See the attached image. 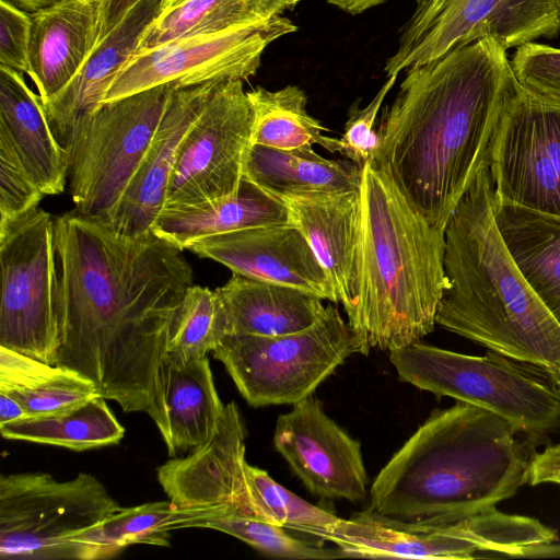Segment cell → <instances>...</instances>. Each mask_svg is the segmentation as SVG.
<instances>
[{"mask_svg": "<svg viewBox=\"0 0 560 560\" xmlns=\"http://www.w3.org/2000/svg\"><path fill=\"white\" fill-rule=\"evenodd\" d=\"M245 478L257 514L276 525L307 534L328 528L340 517L291 492L266 470L245 463Z\"/></svg>", "mask_w": 560, "mask_h": 560, "instance_id": "35", "label": "cell"}, {"mask_svg": "<svg viewBox=\"0 0 560 560\" xmlns=\"http://www.w3.org/2000/svg\"><path fill=\"white\" fill-rule=\"evenodd\" d=\"M233 511L228 506L188 509L172 501L147 502L120 508L72 541L81 549L82 560L108 559L126 547L147 544L170 546V533L178 528L200 527L209 520Z\"/></svg>", "mask_w": 560, "mask_h": 560, "instance_id": "26", "label": "cell"}, {"mask_svg": "<svg viewBox=\"0 0 560 560\" xmlns=\"http://www.w3.org/2000/svg\"><path fill=\"white\" fill-rule=\"evenodd\" d=\"M202 528L215 529L238 538L258 551L288 559L348 558L341 549L324 548L289 535L284 527L257 515L230 511L209 520Z\"/></svg>", "mask_w": 560, "mask_h": 560, "instance_id": "36", "label": "cell"}, {"mask_svg": "<svg viewBox=\"0 0 560 560\" xmlns=\"http://www.w3.org/2000/svg\"><path fill=\"white\" fill-rule=\"evenodd\" d=\"M222 82L174 88L141 166L105 224L129 236L152 232L183 142Z\"/></svg>", "mask_w": 560, "mask_h": 560, "instance_id": "18", "label": "cell"}, {"mask_svg": "<svg viewBox=\"0 0 560 560\" xmlns=\"http://www.w3.org/2000/svg\"><path fill=\"white\" fill-rule=\"evenodd\" d=\"M307 534L337 545L348 558L474 559L475 548L440 528L411 532L388 523L371 509Z\"/></svg>", "mask_w": 560, "mask_h": 560, "instance_id": "24", "label": "cell"}, {"mask_svg": "<svg viewBox=\"0 0 560 560\" xmlns=\"http://www.w3.org/2000/svg\"><path fill=\"white\" fill-rule=\"evenodd\" d=\"M142 0H103L101 35L98 44Z\"/></svg>", "mask_w": 560, "mask_h": 560, "instance_id": "42", "label": "cell"}, {"mask_svg": "<svg viewBox=\"0 0 560 560\" xmlns=\"http://www.w3.org/2000/svg\"><path fill=\"white\" fill-rule=\"evenodd\" d=\"M0 136L11 142L45 196L65 190L67 153L49 127L42 100L21 72L4 66H0Z\"/></svg>", "mask_w": 560, "mask_h": 560, "instance_id": "22", "label": "cell"}, {"mask_svg": "<svg viewBox=\"0 0 560 560\" xmlns=\"http://www.w3.org/2000/svg\"><path fill=\"white\" fill-rule=\"evenodd\" d=\"M166 404L171 458L190 454L219 429L225 406L213 382L207 357L178 362L167 359Z\"/></svg>", "mask_w": 560, "mask_h": 560, "instance_id": "29", "label": "cell"}, {"mask_svg": "<svg viewBox=\"0 0 560 560\" xmlns=\"http://www.w3.org/2000/svg\"><path fill=\"white\" fill-rule=\"evenodd\" d=\"M291 222L307 240L349 315L359 294L361 255L360 190L310 192L279 198Z\"/></svg>", "mask_w": 560, "mask_h": 560, "instance_id": "19", "label": "cell"}, {"mask_svg": "<svg viewBox=\"0 0 560 560\" xmlns=\"http://www.w3.org/2000/svg\"><path fill=\"white\" fill-rule=\"evenodd\" d=\"M327 3L340 9L341 11L355 15L363 13L374 7L383 4L389 0H325Z\"/></svg>", "mask_w": 560, "mask_h": 560, "instance_id": "44", "label": "cell"}, {"mask_svg": "<svg viewBox=\"0 0 560 560\" xmlns=\"http://www.w3.org/2000/svg\"><path fill=\"white\" fill-rule=\"evenodd\" d=\"M253 125L243 81L222 82L183 142L163 209L205 207L237 195Z\"/></svg>", "mask_w": 560, "mask_h": 560, "instance_id": "13", "label": "cell"}, {"mask_svg": "<svg viewBox=\"0 0 560 560\" xmlns=\"http://www.w3.org/2000/svg\"><path fill=\"white\" fill-rule=\"evenodd\" d=\"M175 86L103 103L79 124L66 149L78 213L108 221L145 158Z\"/></svg>", "mask_w": 560, "mask_h": 560, "instance_id": "7", "label": "cell"}, {"mask_svg": "<svg viewBox=\"0 0 560 560\" xmlns=\"http://www.w3.org/2000/svg\"><path fill=\"white\" fill-rule=\"evenodd\" d=\"M31 15L0 0V66L28 73Z\"/></svg>", "mask_w": 560, "mask_h": 560, "instance_id": "40", "label": "cell"}, {"mask_svg": "<svg viewBox=\"0 0 560 560\" xmlns=\"http://www.w3.org/2000/svg\"><path fill=\"white\" fill-rule=\"evenodd\" d=\"M273 444L313 494L360 502L369 482L361 444L312 395L278 417Z\"/></svg>", "mask_w": 560, "mask_h": 560, "instance_id": "15", "label": "cell"}, {"mask_svg": "<svg viewBox=\"0 0 560 560\" xmlns=\"http://www.w3.org/2000/svg\"><path fill=\"white\" fill-rule=\"evenodd\" d=\"M0 432L8 440L86 451L117 444L125 435V428L106 399L96 396L60 412L0 424Z\"/></svg>", "mask_w": 560, "mask_h": 560, "instance_id": "32", "label": "cell"}, {"mask_svg": "<svg viewBox=\"0 0 560 560\" xmlns=\"http://www.w3.org/2000/svg\"><path fill=\"white\" fill-rule=\"evenodd\" d=\"M244 178L275 197L360 190L362 167L348 159L329 160L313 145L279 150L253 144Z\"/></svg>", "mask_w": 560, "mask_h": 560, "instance_id": "27", "label": "cell"}, {"mask_svg": "<svg viewBox=\"0 0 560 560\" xmlns=\"http://www.w3.org/2000/svg\"><path fill=\"white\" fill-rule=\"evenodd\" d=\"M26 417H28V413L18 400L0 392V424Z\"/></svg>", "mask_w": 560, "mask_h": 560, "instance_id": "43", "label": "cell"}, {"mask_svg": "<svg viewBox=\"0 0 560 560\" xmlns=\"http://www.w3.org/2000/svg\"><path fill=\"white\" fill-rule=\"evenodd\" d=\"M247 278L293 287L337 303L334 287L307 240L293 223L243 229L187 247Z\"/></svg>", "mask_w": 560, "mask_h": 560, "instance_id": "16", "label": "cell"}, {"mask_svg": "<svg viewBox=\"0 0 560 560\" xmlns=\"http://www.w3.org/2000/svg\"><path fill=\"white\" fill-rule=\"evenodd\" d=\"M516 434L472 405L434 410L375 477L370 509L421 532L494 508L528 482L532 457Z\"/></svg>", "mask_w": 560, "mask_h": 560, "instance_id": "3", "label": "cell"}, {"mask_svg": "<svg viewBox=\"0 0 560 560\" xmlns=\"http://www.w3.org/2000/svg\"><path fill=\"white\" fill-rule=\"evenodd\" d=\"M60 345L56 365L94 383L170 439L167 349L194 284L183 250L153 232L118 233L75 210L55 218Z\"/></svg>", "mask_w": 560, "mask_h": 560, "instance_id": "1", "label": "cell"}, {"mask_svg": "<svg viewBox=\"0 0 560 560\" xmlns=\"http://www.w3.org/2000/svg\"><path fill=\"white\" fill-rule=\"evenodd\" d=\"M0 346L56 364L60 345L55 218L36 207L0 226Z\"/></svg>", "mask_w": 560, "mask_h": 560, "instance_id": "10", "label": "cell"}, {"mask_svg": "<svg viewBox=\"0 0 560 560\" xmlns=\"http://www.w3.org/2000/svg\"><path fill=\"white\" fill-rule=\"evenodd\" d=\"M295 31V24L282 15L136 51L117 74L104 103L165 84L185 86L209 81H245L257 72L268 45Z\"/></svg>", "mask_w": 560, "mask_h": 560, "instance_id": "14", "label": "cell"}, {"mask_svg": "<svg viewBox=\"0 0 560 560\" xmlns=\"http://www.w3.org/2000/svg\"><path fill=\"white\" fill-rule=\"evenodd\" d=\"M182 1H184V0H163L162 7H161V12L166 11V10L177 5Z\"/></svg>", "mask_w": 560, "mask_h": 560, "instance_id": "46", "label": "cell"}, {"mask_svg": "<svg viewBox=\"0 0 560 560\" xmlns=\"http://www.w3.org/2000/svg\"><path fill=\"white\" fill-rule=\"evenodd\" d=\"M19 9L27 12L33 13L40 9L47 8L60 0H5Z\"/></svg>", "mask_w": 560, "mask_h": 560, "instance_id": "45", "label": "cell"}, {"mask_svg": "<svg viewBox=\"0 0 560 560\" xmlns=\"http://www.w3.org/2000/svg\"><path fill=\"white\" fill-rule=\"evenodd\" d=\"M397 74L386 77V81L368 105L360 108L353 105L348 115L342 137L338 139L337 152L360 167L374 160L380 149V136L374 125L381 106L397 81Z\"/></svg>", "mask_w": 560, "mask_h": 560, "instance_id": "38", "label": "cell"}, {"mask_svg": "<svg viewBox=\"0 0 560 560\" xmlns=\"http://www.w3.org/2000/svg\"><path fill=\"white\" fill-rule=\"evenodd\" d=\"M359 294L347 315L357 352L395 350L436 325L448 287L445 232L406 199L377 160L362 167Z\"/></svg>", "mask_w": 560, "mask_h": 560, "instance_id": "5", "label": "cell"}, {"mask_svg": "<svg viewBox=\"0 0 560 560\" xmlns=\"http://www.w3.org/2000/svg\"><path fill=\"white\" fill-rule=\"evenodd\" d=\"M516 82L495 39L410 68L377 128L375 158L412 207L444 231L489 155Z\"/></svg>", "mask_w": 560, "mask_h": 560, "instance_id": "2", "label": "cell"}, {"mask_svg": "<svg viewBox=\"0 0 560 560\" xmlns=\"http://www.w3.org/2000/svg\"><path fill=\"white\" fill-rule=\"evenodd\" d=\"M121 506L93 475L60 481L47 472L0 477V557L82 560L72 539Z\"/></svg>", "mask_w": 560, "mask_h": 560, "instance_id": "9", "label": "cell"}, {"mask_svg": "<svg viewBox=\"0 0 560 560\" xmlns=\"http://www.w3.org/2000/svg\"><path fill=\"white\" fill-rule=\"evenodd\" d=\"M448 287L436 324L513 361L560 375V325L524 277L498 228L488 167L445 228Z\"/></svg>", "mask_w": 560, "mask_h": 560, "instance_id": "4", "label": "cell"}, {"mask_svg": "<svg viewBox=\"0 0 560 560\" xmlns=\"http://www.w3.org/2000/svg\"><path fill=\"white\" fill-rule=\"evenodd\" d=\"M0 392L18 400L31 416L51 415L98 395L92 381L0 346Z\"/></svg>", "mask_w": 560, "mask_h": 560, "instance_id": "31", "label": "cell"}, {"mask_svg": "<svg viewBox=\"0 0 560 560\" xmlns=\"http://www.w3.org/2000/svg\"><path fill=\"white\" fill-rule=\"evenodd\" d=\"M162 1H140L96 46L71 83L43 105L49 127L65 151L79 124L104 103L117 74L137 51L143 32L161 13Z\"/></svg>", "mask_w": 560, "mask_h": 560, "instance_id": "21", "label": "cell"}, {"mask_svg": "<svg viewBox=\"0 0 560 560\" xmlns=\"http://www.w3.org/2000/svg\"><path fill=\"white\" fill-rule=\"evenodd\" d=\"M300 0H184L161 12L143 32L137 51L195 35L258 24L293 10Z\"/></svg>", "mask_w": 560, "mask_h": 560, "instance_id": "30", "label": "cell"}, {"mask_svg": "<svg viewBox=\"0 0 560 560\" xmlns=\"http://www.w3.org/2000/svg\"><path fill=\"white\" fill-rule=\"evenodd\" d=\"M229 335L225 310L218 292L191 284L182 303L167 359L186 362L205 358Z\"/></svg>", "mask_w": 560, "mask_h": 560, "instance_id": "34", "label": "cell"}, {"mask_svg": "<svg viewBox=\"0 0 560 560\" xmlns=\"http://www.w3.org/2000/svg\"><path fill=\"white\" fill-rule=\"evenodd\" d=\"M247 95L254 114L252 144L279 150L319 144L337 152L338 139L324 136L327 128L307 113V96L301 88L271 91L258 86Z\"/></svg>", "mask_w": 560, "mask_h": 560, "instance_id": "33", "label": "cell"}, {"mask_svg": "<svg viewBox=\"0 0 560 560\" xmlns=\"http://www.w3.org/2000/svg\"><path fill=\"white\" fill-rule=\"evenodd\" d=\"M498 228L526 280L560 325V218L494 199Z\"/></svg>", "mask_w": 560, "mask_h": 560, "instance_id": "28", "label": "cell"}, {"mask_svg": "<svg viewBox=\"0 0 560 560\" xmlns=\"http://www.w3.org/2000/svg\"><path fill=\"white\" fill-rule=\"evenodd\" d=\"M245 436L240 409L231 401L210 441L158 468V480L168 500L180 508L228 506L259 516L245 478Z\"/></svg>", "mask_w": 560, "mask_h": 560, "instance_id": "17", "label": "cell"}, {"mask_svg": "<svg viewBox=\"0 0 560 560\" xmlns=\"http://www.w3.org/2000/svg\"><path fill=\"white\" fill-rule=\"evenodd\" d=\"M102 11L103 0H60L30 13L27 74L43 105L71 83L98 45Z\"/></svg>", "mask_w": 560, "mask_h": 560, "instance_id": "20", "label": "cell"}, {"mask_svg": "<svg viewBox=\"0 0 560 560\" xmlns=\"http://www.w3.org/2000/svg\"><path fill=\"white\" fill-rule=\"evenodd\" d=\"M528 483L560 486V442L551 444L532 456Z\"/></svg>", "mask_w": 560, "mask_h": 560, "instance_id": "41", "label": "cell"}, {"mask_svg": "<svg viewBox=\"0 0 560 560\" xmlns=\"http://www.w3.org/2000/svg\"><path fill=\"white\" fill-rule=\"evenodd\" d=\"M488 168L494 199L560 218V98L516 80L493 136Z\"/></svg>", "mask_w": 560, "mask_h": 560, "instance_id": "12", "label": "cell"}, {"mask_svg": "<svg viewBox=\"0 0 560 560\" xmlns=\"http://www.w3.org/2000/svg\"><path fill=\"white\" fill-rule=\"evenodd\" d=\"M389 360L404 382L491 411L517 433L537 438L560 424L556 387L497 352L467 355L420 340L389 351Z\"/></svg>", "mask_w": 560, "mask_h": 560, "instance_id": "6", "label": "cell"}, {"mask_svg": "<svg viewBox=\"0 0 560 560\" xmlns=\"http://www.w3.org/2000/svg\"><path fill=\"white\" fill-rule=\"evenodd\" d=\"M280 223H292L287 205L243 178L237 195L225 200L197 208L163 209L152 232L184 250L210 236Z\"/></svg>", "mask_w": 560, "mask_h": 560, "instance_id": "25", "label": "cell"}, {"mask_svg": "<svg viewBox=\"0 0 560 560\" xmlns=\"http://www.w3.org/2000/svg\"><path fill=\"white\" fill-rule=\"evenodd\" d=\"M556 2L558 4L559 11H560V0H556Z\"/></svg>", "mask_w": 560, "mask_h": 560, "instance_id": "48", "label": "cell"}, {"mask_svg": "<svg viewBox=\"0 0 560 560\" xmlns=\"http://www.w3.org/2000/svg\"><path fill=\"white\" fill-rule=\"evenodd\" d=\"M386 77L438 60L453 49L493 38L504 49L560 32L556 0H416Z\"/></svg>", "mask_w": 560, "mask_h": 560, "instance_id": "11", "label": "cell"}, {"mask_svg": "<svg viewBox=\"0 0 560 560\" xmlns=\"http://www.w3.org/2000/svg\"><path fill=\"white\" fill-rule=\"evenodd\" d=\"M553 386L556 387L559 396H560V375L551 380Z\"/></svg>", "mask_w": 560, "mask_h": 560, "instance_id": "47", "label": "cell"}, {"mask_svg": "<svg viewBox=\"0 0 560 560\" xmlns=\"http://www.w3.org/2000/svg\"><path fill=\"white\" fill-rule=\"evenodd\" d=\"M215 291L225 310L230 335L296 332L312 326L326 307L313 293L237 273Z\"/></svg>", "mask_w": 560, "mask_h": 560, "instance_id": "23", "label": "cell"}, {"mask_svg": "<svg viewBox=\"0 0 560 560\" xmlns=\"http://www.w3.org/2000/svg\"><path fill=\"white\" fill-rule=\"evenodd\" d=\"M357 352L353 332L328 305L310 327L280 336L230 335L213 351L253 407L295 405Z\"/></svg>", "mask_w": 560, "mask_h": 560, "instance_id": "8", "label": "cell"}, {"mask_svg": "<svg viewBox=\"0 0 560 560\" xmlns=\"http://www.w3.org/2000/svg\"><path fill=\"white\" fill-rule=\"evenodd\" d=\"M44 196L11 142L0 136V226L38 207Z\"/></svg>", "mask_w": 560, "mask_h": 560, "instance_id": "37", "label": "cell"}, {"mask_svg": "<svg viewBox=\"0 0 560 560\" xmlns=\"http://www.w3.org/2000/svg\"><path fill=\"white\" fill-rule=\"evenodd\" d=\"M517 82L536 93L560 98V48L527 43L511 60Z\"/></svg>", "mask_w": 560, "mask_h": 560, "instance_id": "39", "label": "cell"}]
</instances>
